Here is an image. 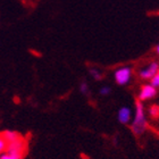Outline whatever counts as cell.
I'll return each mask as SVG.
<instances>
[{
    "instance_id": "obj_1",
    "label": "cell",
    "mask_w": 159,
    "mask_h": 159,
    "mask_svg": "<svg viewBox=\"0 0 159 159\" xmlns=\"http://www.w3.org/2000/svg\"><path fill=\"white\" fill-rule=\"evenodd\" d=\"M148 127V120H147L146 109L143 107L141 101L135 102V109H134V117L131 122V129L135 135H141L147 131Z\"/></svg>"
},
{
    "instance_id": "obj_2",
    "label": "cell",
    "mask_w": 159,
    "mask_h": 159,
    "mask_svg": "<svg viewBox=\"0 0 159 159\" xmlns=\"http://www.w3.org/2000/svg\"><path fill=\"white\" fill-rule=\"evenodd\" d=\"M132 76H133V70L129 66H123L119 67L115 70L114 73V80L116 84L120 86L127 85L131 81H132Z\"/></svg>"
},
{
    "instance_id": "obj_3",
    "label": "cell",
    "mask_w": 159,
    "mask_h": 159,
    "mask_svg": "<svg viewBox=\"0 0 159 159\" xmlns=\"http://www.w3.org/2000/svg\"><path fill=\"white\" fill-rule=\"evenodd\" d=\"M157 90L158 89L152 86L150 83L143 84L139 91V94H138V100L143 102V101H148V100L153 99L157 96Z\"/></svg>"
},
{
    "instance_id": "obj_4",
    "label": "cell",
    "mask_w": 159,
    "mask_h": 159,
    "mask_svg": "<svg viewBox=\"0 0 159 159\" xmlns=\"http://www.w3.org/2000/svg\"><path fill=\"white\" fill-rule=\"evenodd\" d=\"M24 149H25V143L20 138L13 141V142L7 143V152L11 153V155L18 157V158H22L24 153Z\"/></svg>"
},
{
    "instance_id": "obj_5",
    "label": "cell",
    "mask_w": 159,
    "mask_h": 159,
    "mask_svg": "<svg viewBox=\"0 0 159 159\" xmlns=\"http://www.w3.org/2000/svg\"><path fill=\"white\" fill-rule=\"evenodd\" d=\"M159 70V63L157 61H151L149 63L148 65L146 66H143L139 72V76L140 79L142 80H149L153 76V75H156L158 73Z\"/></svg>"
},
{
    "instance_id": "obj_6",
    "label": "cell",
    "mask_w": 159,
    "mask_h": 159,
    "mask_svg": "<svg viewBox=\"0 0 159 159\" xmlns=\"http://www.w3.org/2000/svg\"><path fill=\"white\" fill-rule=\"evenodd\" d=\"M133 111L129 106H122L117 111V120L123 125H129L132 122Z\"/></svg>"
},
{
    "instance_id": "obj_7",
    "label": "cell",
    "mask_w": 159,
    "mask_h": 159,
    "mask_svg": "<svg viewBox=\"0 0 159 159\" xmlns=\"http://www.w3.org/2000/svg\"><path fill=\"white\" fill-rule=\"evenodd\" d=\"M3 138V139L6 140L7 143L9 142H13V141H15V140L20 139V134L17 132H15V131H5V132L2 133V135H1Z\"/></svg>"
},
{
    "instance_id": "obj_8",
    "label": "cell",
    "mask_w": 159,
    "mask_h": 159,
    "mask_svg": "<svg viewBox=\"0 0 159 159\" xmlns=\"http://www.w3.org/2000/svg\"><path fill=\"white\" fill-rule=\"evenodd\" d=\"M80 92L82 93V94H84V96H88V94H89L90 86L85 81H82V82L80 83Z\"/></svg>"
},
{
    "instance_id": "obj_9",
    "label": "cell",
    "mask_w": 159,
    "mask_h": 159,
    "mask_svg": "<svg viewBox=\"0 0 159 159\" xmlns=\"http://www.w3.org/2000/svg\"><path fill=\"white\" fill-rule=\"evenodd\" d=\"M148 113H149L150 116L157 118V117L159 116V107L156 106V105H155V106H151L149 108V111H148Z\"/></svg>"
},
{
    "instance_id": "obj_10",
    "label": "cell",
    "mask_w": 159,
    "mask_h": 159,
    "mask_svg": "<svg viewBox=\"0 0 159 159\" xmlns=\"http://www.w3.org/2000/svg\"><path fill=\"white\" fill-rule=\"evenodd\" d=\"M150 84L152 86H155L156 89H159V72L150 79Z\"/></svg>"
},
{
    "instance_id": "obj_11",
    "label": "cell",
    "mask_w": 159,
    "mask_h": 159,
    "mask_svg": "<svg viewBox=\"0 0 159 159\" xmlns=\"http://www.w3.org/2000/svg\"><path fill=\"white\" fill-rule=\"evenodd\" d=\"M90 75H91L92 79H94V80L101 79V73H100V70H97V68H91V70H90Z\"/></svg>"
},
{
    "instance_id": "obj_12",
    "label": "cell",
    "mask_w": 159,
    "mask_h": 159,
    "mask_svg": "<svg viewBox=\"0 0 159 159\" xmlns=\"http://www.w3.org/2000/svg\"><path fill=\"white\" fill-rule=\"evenodd\" d=\"M110 92H111V89H110L109 86H102V88H101V89L99 90L100 96H102V97L109 96Z\"/></svg>"
},
{
    "instance_id": "obj_13",
    "label": "cell",
    "mask_w": 159,
    "mask_h": 159,
    "mask_svg": "<svg viewBox=\"0 0 159 159\" xmlns=\"http://www.w3.org/2000/svg\"><path fill=\"white\" fill-rule=\"evenodd\" d=\"M7 149V142L6 140L3 139L2 136H0V155Z\"/></svg>"
},
{
    "instance_id": "obj_14",
    "label": "cell",
    "mask_w": 159,
    "mask_h": 159,
    "mask_svg": "<svg viewBox=\"0 0 159 159\" xmlns=\"http://www.w3.org/2000/svg\"><path fill=\"white\" fill-rule=\"evenodd\" d=\"M0 159H20V158L14 156V155H11V153H8V152L3 153L2 152L1 155H0Z\"/></svg>"
},
{
    "instance_id": "obj_15",
    "label": "cell",
    "mask_w": 159,
    "mask_h": 159,
    "mask_svg": "<svg viewBox=\"0 0 159 159\" xmlns=\"http://www.w3.org/2000/svg\"><path fill=\"white\" fill-rule=\"evenodd\" d=\"M156 52H157V53H158V55H159V44H158V46L156 47Z\"/></svg>"
},
{
    "instance_id": "obj_16",
    "label": "cell",
    "mask_w": 159,
    "mask_h": 159,
    "mask_svg": "<svg viewBox=\"0 0 159 159\" xmlns=\"http://www.w3.org/2000/svg\"><path fill=\"white\" fill-rule=\"evenodd\" d=\"M158 72H159V70H158Z\"/></svg>"
}]
</instances>
